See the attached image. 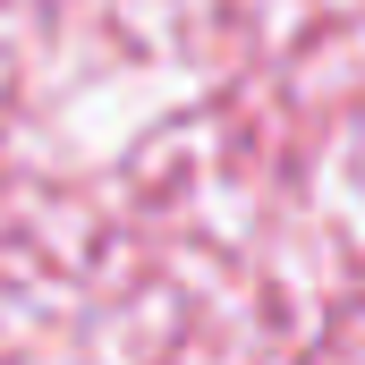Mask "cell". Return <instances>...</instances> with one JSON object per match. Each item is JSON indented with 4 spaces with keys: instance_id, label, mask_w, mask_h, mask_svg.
Here are the masks:
<instances>
[]
</instances>
